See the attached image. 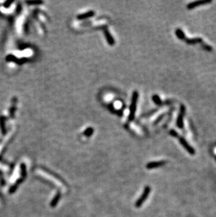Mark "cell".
<instances>
[{
  "mask_svg": "<svg viewBox=\"0 0 216 217\" xmlns=\"http://www.w3.org/2000/svg\"><path fill=\"white\" fill-rule=\"evenodd\" d=\"M58 199H59V195L56 196V198H54V200H53L52 203H51V205H52V206H55V205H56V203H57L58 201Z\"/></svg>",
  "mask_w": 216,
  "mask_h": 217,
  "instance_id": "obj_12",
  "label": "cell"
},
{
  "mask_svg": "<svg viewBox=\"0 0 216 217\" xmlns=\"http://www.w3.org/2000/svg\"><path fill=\"white\" fill-rule=\"evenodd\" d=\"M152 99H153L154 102L157 105H159V106H160V105L163 104V102L162 101V100H161L160 97H159V96L154 95L152 96Z\"/></svg>",
  "mask_w": 216,
  "mask_h": 217,
  "instance_id": "obj_9",
  "label": "cell"
},
{
  "mask_svg": "<svg viewBox=\"0 0 216 217\" xmlns=\"http://www.w3.org/2000/svg\"><path fill=\"white\" fill-rule=\"evenodd\" d=\"M185 107L183 105H182L180 107V113H179L178 117L177 119V127L180 129H182L184 127V122H183V115H185Z\"/></svg>",
  "mask_w": 216,
  "mask_h": 217,
  "instance_id": "obj_3",
  "label": "cell"
},
{
  "mask_svg": "<svg viewBox=\"0 0 216 217\" xmlns=\"http://www.w3.org/2000/svg\"><path fill=\"white\" fill-rule=\"evenodd\" d=\"M211 2H212L211 0H201V1H193V2L188 4L187 6V8L188 9H193L197 6H201V5L207 4H210Z\"/></svg>",
  "mask_w": 216,
  "mask_h": 217,
  "instance_id": "obj_5",
  "label": "cell"
},
{
  "mask_svg": "<svg viewBox=\"0 0 216 217\" xmlns=\"http://www.w3.org/2000/svg\"><path fill=\"white\" fill-rule=\"evenodd\" d=\"M179 140H180V143L182 144V146L184 147V148L187 151L190 155H195V150L187 142V141L183 137H179Z\"/></svg>",
  "mask_w": 216,
  "mask_h": 217,
  "instance_id": "obj_4",
  "label": "cell"
},
{
  "mask_svg": "<svg viewBox=\"0 0 216 217\" xmlns=\"http://www.w3.org/2000/svg\"><path fill=\"white\" fill-rule=\"evenodd\" d=\"M175 34H176L177 37L181 40H182L183 38L185 37V33L183 32V31L182 30H180V29H177V30H175Z\"/></svg>",
  "mask_w": 216,
  "mask_h": 217,
  "instance_id": "obj_8",
  "label": "cell"
},
{
  "mask_svg": "<svg viewBox=\"0 0 216 217\" xmlns=\"http://www.w3.org/2000/svg\"><path fill=\"white\" fill-rule=\"evenodd\" d=\"M91 132H92V129H88L87 131L85 132V134H87L88 136H89L90 135V133L91 134Z\"/></svg>",
  "mask_w": 216,
  "mask_h": 217,
  "instance_id": "obj_13",
  "label": "cell"
},
{
  "mask_svg": "<svg viewBox=\"0 0 216 217\" xmlns=\"http://www.w3.org/2000/svg\"><path fill=\"white\" fill-rule=\"evenodd\" d=\"M166 163V162L165 161L152 162L148 163L147 165H146V167H147L148 170H151V169H154V168H157V167L164 166Z\"/></svg>",
  "mask_w": 216,
  "mask_h": 217,
  "instance_id": "obj_6",
  "label": "cell"
},
{
  "mask_svg": "<svg viewBox=\"0 0 216 217\" xmlns=\"http://www.w3.org/2000/svg\"><path fill=\"white\" fill-rule=\"evenodd\" d=\"M150 190H150V188L149 186H146L144 188L143 193H142V195L140 196V198L137 200L136 203H135V206H136L137 207H140V206L142 205V204L144 203V202L145 201L146 199L147 198L148 195H149Z\"/></svg>",
  "mask_w": 216,
  "mask_h": 217,
  "instance_id": "obj_2",
  "label": "cell"
},
{
  "mask_svg": "<svg viewBox=\"0 0 216 217\" xmlns=\"http://www.w3.org/2000/svg\"><path fill=\"white\" fill-rule=\"evenodd\" d=\"M169 134H170V135L172 136V137H175V138L179 137V135H178V134H177V132L173 129L170 130Z\"/></svg>",
  "mask_w": 216,
  "mask_h": 217,
  "instance_id": "obj_10",
  "label": "cell"
},
{
  "mask_svg": "<svg viewBox=\"0 0 216 217\" xmlns=\"http://www.w3.org/2000/svg\"><path fill=\"white\" fill-rule=\"evenodd\" d=\"M92 15H93V12H90V13H87L86 14H83V15L79 16V18H88L89 16H91Z\"/></svg>",
  "mask_w": 216,
  "mask_h": 217,
  "instance_id": "obj_11",
  "label": "cell"
},
{
  "mask_svg": "<svg viewBox=\"0 0 216 217\" xmlns=\"http://www.w3.org/2000/svg\"><path fill=\"white\" fill-rule=\"evenodd\" d=\"M138 93L136 91H135L133 93V98H132V103H131V108H130V110H131V113H130L129 115V119L130 120H132L134 117V115H135V110H136V104H137V101H138Z\"/></svg>",
  "mask_w": 216,
  "mask_h": 217,
  "instance_id": "obj_1",
  "label": "cell"
},
{
  "mask_svg": "<svg viewBox=\"0 0 216 217\" xmlns=\"http://www.w3.org/2000/svg\"><path fill=\"white\" fill-rule=\"evenodd\" d=\"M183 41H185L188 45H194V44L199 43V42H202V39L201 38H193V39H189V38L185 37L182 39Z\"/></svg>",
  "mask_w": 216,
  "mask_h": 217,
  "instance_id": "obj_7",
  "label": "cell"
}]
</instances>
